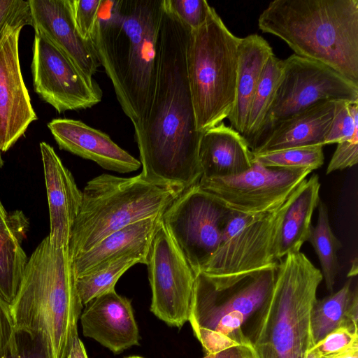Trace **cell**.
<instances>
[{
	"instance_id": "cell-23",
	"label": "cell",
	"mask_w": 358,
	"mask_h": 358,
	"mask_svg": "<svg viewBox=\"0 0 358 358\" xmlns=\"http://www.w3.org/2000/svg\"><path fill=\"white\" fill-rule=\"evenodd\" d=\"M273 55L269 43L256 34L241 38L238 46L235 101L228 117L231 127L243 136L250 103L264 68Z\"/></svg>"
},
{
	"instance_id": "cell-21",
	"label": "cell",
	"mask_w": 358,
	"mask_h": 358,
	"mask_svg": "<svg viewBox=\"0 0 358 358\" xmlns=\"http://www.w3.org/2000/svg\"><path fill=\"white\" fill-rule=\"evenodd\" d=\"M162 215L132 223L108 235L89 250L71 259L76 278L91 273L126 255H138L147 260Z\"/></svg>"
},
{
	"instance_id": "cell-26",
	"label": "cell",
	"mask_w": 358,
	"mask_h": 358,
	"mask_svg": "<svg viewBox=\"0 0 358 358\" xmlns=\"http://www.w3.org/2000/svg\"><path fill=\"white\" fill-rule=\"evenodd\" d=\"M358 288L350 278L336 292L315 301L311 311V331L315 345L341 327L358 329Z\"/></svg>"
},
{
	"instance_id": "cell-18",
	"label": "cell",
	"mask_w": 358,
	"mask_h": 358,
	"mask_svg": "<svg viewBox=\"0 0 358 358\" xmlns=\"http://www.w3.org/2000/svg\"><path fill=\"white\" fill-rule=\"evenodd\" d=\"M40 150L50 216L48 237L54 247L69 248L71 231L80 209L83 193L54 148L41 142Z\"/></svg>"
},
{
	"instance_id": "cell-25",
	"label": "cell",
	"mask_w": 358,
	"mask_h": 358,
	"mask_svg": "<svg viewBox=\"0 0 358 358\" xmlns=\"http://www.w3.org/2000/svg\"><path fill=\"white\" fill-rule=\"evenodd\" d=\"M320 182L317 174L303 180L293 191L276 241L275 257L280 261L289 253L297 252L308 241L311 220L320 201Z\"/></svg>"
},
{
	"instance_id": "cell-27",
	"label": "cell",
	"mask_w": 358,
	"mask_h": 358,
	"mask_svg": "<svg viewBox=\"0 0 358 358\" xmlns=\"http://www.w3.org/2000/svg\"><path fill=\"white\" fill-rule=\"evenodd\" d=\"M283 60L273 54L268 59L252 96L243 137L252 151L259 143L264 122L281 80Z\"/></svg>"
},
{
	"instance_id": "cell-19",
	"label": "cell",
	"mask_w": 358,
	"mask_h": 358,
	"mask_svg": "<svg viewBox=\"0 0 358 358\" xmlns=\"http://www.w3.org/2000/svg\"><path fill=\"white\" fill-rule=\"evenodd\" d=\"M48 127L60 149L93 161L104 169L126 173L141 166L108 134L80 120L56 118L48 123Z\"/></svg>"
},
{
	"instance_id": "cell-9",
	"label": "cell",
	"mask_w": 358,
	"mask_h": 358,
	"mask_svg": "<svg viewBox=\"0 0 358 358\" xmlns=\"http://www.w3.org/2000/svg\"><path fill=\"white\" fill-rule=\"evenodd\" d=\"M277 267L254 272L224 287H217L205 274L198 273L189 320L192 329L218 332L252 348L243 329L270 295Z\"/></svg>"
},
{
	"instance_id": "cell-31",
	"label": "cell",
	"mask_w": 358,
	"mask_h": 358,
	"mask_svg": "<svg viewBox=\"0 0 358 358\" xmlns=\"http://www.w3.org/2000/svg\"><path fill=\"white\" fill-rule=\"evenodd\" d=\"M333 119L324 145L358 137V102L334 101Z\"/></svg>"
},
{
	"instance_id": "cell-34",
	"label": "cell",
	"mask_w": 358,
	"mask_h": 358,
	"mask_svg": "<svg viewBox=\"0 0 358 358\" xmlns=\"http://www.w3.org/2000/svg\"><path fill=\"white\" fill-rule=\"evenodd\" d=\"M103 0H71L76 28L80 36L90 41Z\"/></svg>"
},
{
	"instance_id": "cell-12",
	"label": "cell",
	"mask_w": 358,
	"mask_h": 358,
	"mask_svg": "<svg viewBox=\"0 0 358 358\" xmlns=\"http://www.w3.org/2000/svg\"><path fill=\"white\" fill-rule=\"evenodd\" d=\"M152 292L150 311L168 326L189 320L196 275L161 220L146 264Z\"/></svg>"
},
{
	"instance_id": "cell-24",
	"label": "cell",
	"mask_w": 358,
	"mask_h": 358,
	"mask_svg": "<svg viewBox=\"0 0 358 358\" xmlns=\"http://www.w3.org/2000/svg\"><path fill=\"white\" fill-rule=\"evenodd\" d=\"M29 226L22 211L8 212L0 199V295L9 306L16 296L28 261L22 243Z\"/></svg>"
},
{
	"instance_id": "cell-2",
	"label": "cell",
	"mask_w": 358,
	"mask_h": 358,
	"mask_svg": "<svg viewBox=\"0 0 358 358\" xmlns=\"http://www.w3.org/2000/svg\"><path fill=\"white\" fill-rule=\"evenodd\" d=\"M164 0L103 1L90 42L133 125L145 114L155 87Z\"/></svg>"
},
{
	"instance_id": "cell-41",
	"label": "cell",
	"mask_w": 358,
	"mask_h": 358,
	"mask_svg": "<svg viewBox=\"0 0 358 358\" xmlns=\"http://www.w3.org/2000/svg\"><path fill=\"white\" fill-rule=\"evenodd\" d=\"M66 358H88L85 348L78 335L74 337Z\"/></svg>"
},
{
	"instance_id": "cell-42",
	"label": "cell",
	"mask_w": 358,
	"mask_h": 358,
	"mask_svg": "<svg viewBox=\"0 0 358 358\" xmlns=\"http://www.w3.org/2000/svg\"><path fill=\"white\" fill-rule=\"evenodd\" d=\"M320 358H358V342L343 351L321 356Z\"/></svg>"
},
{
	"instance_id": "cell-32",
	"label": "cell",
	"mask_w": 358,
	"mask_h": 358,
	"mask_svg": "<svg viewBox=\"0 0 358 358\" xmlns=\"http://www.w3.org/2000/svg\"><path fill=\"white\" fill-rule=\"evenodd\" d=\"M0 358H51L48 342L41 333L15 329Z\"/></svg>"
},
{
	"instance_id": "cell-44",
	"label": "cell",
	"mask_w": 358,
	"mask_h": 358,
	"mask_svg": "<svg viewBox=\"0 0 358 358\" xmlns=\"http://www.w3.org/2000/svg\"><path fill=\"white\" fill-rule=\"evenodd\" d=\"M3 158L1 156V152L0 151V169L3 166Z\"/></svg>"
},
{
	"instance_id": "cell-37",
	"label": "cell",
	"mask_w": 358,
	"mask_h": 358,
	"mask_svg": "<svg viewBox=\"0 0 358 358\" xmlns=\"http://www.w3.org/2000/svg\"><path fill=\"white\" fill-rule=\"evenodd\" d=\"M358 162V137L337 143V147L327 168V174L342 171Z\"/></svg>"
},
{
	"instance_id": "cell-22",
	"label": "cell",
	"mask_w": 358,
	"mask_h": 358,
	"mask_svg": "<svg viewBox=\"0 0 358 358\" xmlns=\"http://www.w3.org/2000/svg\"><path fill=\"white\" fill-rule=\"evenodd\" d=\"M199 160L201 178L228 177L250 169L253 153L244 137L222 122L202 134Z\"/></svg>"
},
{
	"instance_id": "cell-11",
	"label": "cell",
	"mask_w": 358,
	"mask_h": 358,
	"mask_svg": "<svg viewBox=\"0 0 358 358\" xmlns=\"http://www.w3.org/2000/svg\"><path fill=\"white\" fill-rule=\"evenodd\" d=\"M338 100L358 102V85L320 62L293 54L283 60L281 80L261 138L277 122L320 102Z\"/></svg>"
},
{
	"instance_id": "cell-29",
	"label": "cell",
	"mask_w": 358,
	"mask_h": 358,
	"mask_svg": "<svg viewBox=\"0 0 358 358\" xmlns=\"http://www.w3.org/2000/svg\"><path fill=\"white\" fill-rule=\"evenodd\" d=\"M146 259L138 255L121 257L96 271L76 278L77 290L83 306L99 296L115 289L120 277L136 264H146Z\"/></svg>"
},
{
	"instance_id": "cell-16",
	"label": "cell",
	"mask_w": 358,
	"mask_h": 358,
	"mask_svg": "<svg viewBox=\"0 0 358 358\" xmlns=\"http://www.w3.org/2000/svg\"><path fill=\"white\" fill-rule=\"evenodd\" d=\"M35 34L59 48L89 80L101 66L90 41L78 32L71 0H28Z\"/></svg>"
},
{
	"instance_id": "cell-5",
	"label": "cell",
	"mask_w": 358,
	"mask_h": 358,
	"mask_svg": "<svg viewBox=\"0 0 358 358\" xmlns=\"http://www.w3.org/2000/svg\"><path fill=\"white\" fill-rule=\"evenodd\" d=\"M322 280L301 251L280 260L270 295L243 329L257 358H306L315 346L311 311Z\"/></svg>"
},
{
	"instance_id": "cell-8",
	"label": "cell",
	"mask_w": 358,
	"mask_h": 358,
	"mask_svg": "<svg viewBox=\"0 0 358 358\" xmlns=\"http://www.w3.org/2000/svg\"><path fill=\"white\" fill-rule=\"evenodd\" d=\"M292 192L281 206L268 213L232 210L217 250L201 273L214 285L224 287L248 274L278 266L276 241Z\"/></svg>"
},
{
	"instance_id": "cell-7",
	"label": "cell",
	"mask_w": 358,
	"mask_h": 358,
	"mask_svg": "<svg viewBox=\"0 0 358 358\" xmlns=\"http://www.w3.org/2000/svg\"><path fill=\"white\" fill-rule=\"evenodd\" d=\"M240 41L212 6L204 23L190 32L187 71L199 132L222 122L233 110Z\"/></svg>"
},
{
	"instance_id": "cell-43",
	"label": "cell",
	"mask_w": 358,
	"mask_h": 358,
	"mask_svg": "<svg viewBox=\"0 0 358 358\" xmlns=\"http://www.w3.org/2000/svg\"><path fill=\"white\" fill-rule=\"evenodd\" d=\"M320 357L316 348L313 347L308 351L306 358H320Z\"/></svg>"
},
{
	"instance_id": "cell-36",
	"label": "cell",
	"mask_w": 358,
	"mask_h": 358,
	"mask_svg": "<svg viewBox=\"0 0 358 358\" xmlns=\"http://www.w3.org/2000/svg\"><path fill=\"white\" fill-rule=\"evenodd\" d=\"M357 342L358 329L341 327L329 333L314 347L320 356H324L343 351Z\"/></svg>"
},
{
	"instance_id": "cell-6",
	"label": "cell",
	"mask_w": 358,
	"mask_h": 358,
	"mask_svg": "<svg viewBox=\"0 0 358 358\" xmlns=\"http://www.w3.org/2000/svg\"><path fill=\"white\" fill-rule=\"evenodd\" d=\"M183 191L150 182L140 174L124 178L103 173L92 178L82 191L69 244L71 260L117 230L162 215Z\"/></svg>"
},
{
	"instance_id": "cell-30",
	"label": "cell",
	"mask_w": 358,
	"mask_h": 358,
	"mask_svg": "<svg viewBox=\"0 0 358 358\" xmlns=\"http://www.w3.org/2000/svg\"><path fill=\"white\" fill-rule=\"evenodd\" d=\"M323 147L316 145L253 154V162L268 167L313 171L324 164Z\"/></svg>"
},
{
	"instance_id": "cell-3",
	"label": "cell",
	"mask_w": 358,
	"mask_h": 358,
	"mask_svg": "<svg viewBox=\"0 0 358 358\" xmlns=\"http://www.w3.org/2000/svg\"><path fill=\"white\" fill-rule=\"evenodd\" d=\"M258 27L358 85V0H274Z\"/></svg>"
},
{
	"instance_id": "cell-17",
	"label": "cell",
	"mask_w": 358,
	"mask_h": 358,
	"mask_svg": "<svg viewBox=\"0 0 358 358\" xmlns=\"http://www.w3.org/2000/svg\"><path fill=\"white\" fill-rule=\"evenodd\" d=\"M80 323L84 336L117 355L139 345V331L131 300L115 289L85 305Z\"/></svg>"
},
{
	"instance_id": "cell-40",
	"label": "cell",
	"mask_w": 358,
	"mask_h": 358,
	"mask_svg": "<svg viewBox=\"0 0 358 358\" xmlns=\"http://www.w3.org/2000/svg\"><path fill=\"white\" fill-rule=\"evenodd\" d=\"M203 358H257V356L252 348L237 345L216 353L206 355Z\"/></svg>"
},
{
	"instance_id": "cell-4",
	"label": "cell",
	"mask_w": 358,
	"mask_h": 358,
	"mask_svg": "<svg viewBox=\"0 0 358 358\" xmlns=\"http://www.w3.org/2000/svg\"><path fill=\"white\" fill-rule=\"evenodd\" d=\"M83 307L69 248H55L46 236L28 257L10 306L15 329L41 333L51 358H66Z\"/></svg>"
},
{
	"instance_id": "cell-15",
	"label": "cell",
	"mask_w": 358,
	"mask_h": 358,
	"mask_svg": "<svg viewBox=\"0 0 358 358\" xmlns=\"http://www.w3.org/2000/svg\"><path fill=\"white\" fill-rule=\"evenodd\" d=\"M22 24H8L0 38V151L6 152L38 119L24 84L19 57Z\"/></svg>"
},
{
	"instance_id": "cell-1",
	"label": "cell",
	"mask_w": 358,
	"mask_h": 358,
	"mask_svg": "<svg viewBox=\"0 0 358 358\" xmlns=\"http://www.w3.org/2000/svg\"><path fill=\"white\" fill-rule=\"evenodd\" d=\"M190 32L164 0L155 87L145 114L134 125L143 166L140 176L182 190L202 177L199 148L203 133L196 129L187 71Z\"/></svg>"
},
{
	"instance_id": "cell-20",
	"label": "cell",
	"mask_w": 358,
	"mask_h": 358,
	"mask_svg": "<svg viewBox=\"0 0 358 358\" xmlns=\"http://www.w3.org/2000/svg\"><path fill=\"white\" fill-rule=\"evenodd\" d=\"M334 109V101H322L277 122L266 131L252 153L316 145L324 146Z\"/></svg>"
},
{
	"instance_id": "cell-35",
	"label": "cell",
	"mask_w": 358,
	"mask_h": 358,
	"mask_svg": "<svg viewBox=\"0 0 358 358\" xmlns=\"http://www.w3.org/2000/svg\"><path fill=\"white\" fill-rule=\"evenodd\" d=\"M8 24L32 26L28 1L0 0V38Z\"/></svg>"
},
{
	"instance_id": "cell-45",
	"label": "cell",
	"mask_w": 358,
	"mask_h": 358,
	"mask_svg": "<svg viewBox=\"0 0 358 358\" xmlns=\"http://www.w3.org/2000/svg\"><path fill=\"white\" fill-rule=\"evenodd\" d=\"M127 358H144V357H140V356H130V357H128Z\"/></svg>"
},
{
	"instance_id": "cell-10",
	"label": "cell",
	"mask_w": 358,
	"mask_h": 358,
	"mask_svg": "<svg viewBox=\"0 0 358 358\" xmlns=\"http://www.w3.org/2000/svg\"><path fill=\"white\" fill-rule=\"evenodd\" d=\"M231 211L196 184L162 214L164 225L196 275L217 250Z\"/></svg>"
},
{
	"instance_id": "cell-33",
	"label": "cell",
	"mask_w": 358,
	"mask_h": 358,
	"mask_svg": "<svg viewBox=\"0 0 358 358\" xmlns=\"http://www.w3.org/2000/svg\"><path fill=\"white\" fill-rule=\"evenodd\" d=\"M165 3L191 31L204 23L211 7L205 0H165Z\"/></svg>"
},
{
	"instance_id": "cell-38",
	"label": "cell",
	"mask_w": 358,
	"mask_h": 358,
	"mask_svg": "<svg viewBox=\"0 0 358 358\" xmlns=\"http://www.w3.org/2000/svg\"><path fill=\"white\" fill-rule=\"evenodd\" d=\"M206 355L216 353L231 347L240 345L229 337L215 331L203 329H192Z\"/></svg>"
},
{
	"instance_id": "cell-14",
	"label": "cell",
	"mask_w": 358,
	"mask_h": 358,
	"mask_svg": "<svg viewBox=\"0 0 358 358\" xmlns=\"http://www.w3.org/2000/svg\"><path fill=\"white\" fill-rule=\"evenodd\" d=\"M36 93L58 113L90 108L101 102L103 92L45 37L35 34L31 62Z\"/></svg>"
},
{
	"instance_id": "cell-13",
	"label": "cell",
	"mask_w": 358,
	"mask_h": 358,
	"mask_svg": "<svg viewBox=\"0 0 358 358\" xmlns=\"http://www.w3.org/2000/svg\"><path fill=\"white\" fill-rule=\"evenodd\" d=\"M311 172L307 169L268 167L253 162L252 166L243 173L201 178L198 185L233 211L260 214L281 206Z\"/></svg>"
},
{
	"instance_id": "cell-39",
	"label": "cell",
	"mask_w": 358,
	"mask_h": 358,
	"mask_svg": "<svg viewBox=\"0 0 358 358\" xmlns=\"http://www.w3.org/2000/svg\"><path fill=\"white\" fill-rule=\"evenodd\" d=\"M15 330L10 306L0 295V357L10 342Z\"/></svg>"
},
{
	"instance_id": "cell-28",
	"label": "cell",
	"mask_w": 358,
	"mask_h": 358,
	"mask_svg": "<svg viewBox=\"0 0 358 358\" xmlns=\"http://www.w3.org/2000/svg\"><path fill=\"white\" fill-rule=\"evenodd\" d=\"M317 207V223L312 226L308 241L318 257L327 289L332 293L340 269L338 252L342 244L331 229L326 204L320 200Z\"/></svg>"
}]
</instances>
